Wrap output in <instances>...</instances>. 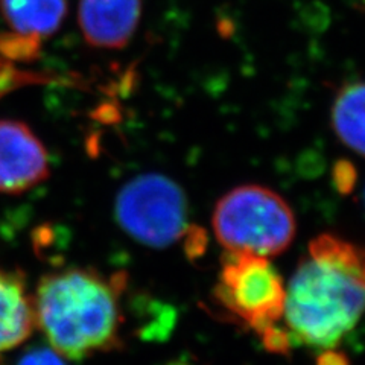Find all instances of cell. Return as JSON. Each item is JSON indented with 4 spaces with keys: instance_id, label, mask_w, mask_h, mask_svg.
Masks as SVG:
<instances>
[{
    "instance_id": "obj_12",
    "label": "cell",
    "mask_w": 365,
    "mask_h": 365,
    "mask_svg": "<svg viewBox=\"0 0 365 365\" xmlns=\"http://www.w3.org/2000/svg\"><path fill=\"white\" fill-rule=\"evenodd\" d=\"M38 81H40L38 76L28 72L17 71V68L13 66V63L0 58V98L5 96L6 93H9V91H13L20 86L38 83Z\"/></svg>"
},
{
    "instance_id": "obj_11",
    "label": "cell",
    "mask_w": 365,
    "mask_h": 365,
    "mask_svg": "<svg viewBox=\"0 0 365 365\" xmlns=\"http://www.w3.org/2000/svg\"><path fill=\"white\" fill-rule=\"evenodd\" d=\"M41 38L21 32H0V56L6 61L29 63L37 60Z\"/></svg>"
},
{
    "instance_id": "obj_9",
    "label": "cell",
    "mask_w": 365,
    "mask_h": 365,
    "mask_svg": "<svg viewBox=\"0 0 365 365\" xmlns=\"http://www.w3.org/2000/svg\"><path fill=\"white\" fill-rule=\"evenodd\" d=\"M2 13L16 32L38 38L60 28L67 13L66 0H0Z\"/></svg>"
},
{
    "instance_id": "obj_4",
    "label": "cell",
    "mask_w": 365,
    "mask_h": 365,
    "mask_svg": "<svg viewBox=\"0 0 365 365\" xmlns=\"http://www.w3.org/2000/svg\"><path fill=\"white\" fill-rule=\"evenodd\" d=\"M213 299L235 324L260 336L283 318L287 287L268 257L225 251Z\"/></svg>"
},
{
    "instance_id": "obj_7",
    "label": "cell",
    "mask_w": 365,
    "mask_h": 365,
    "mask_svg": "<svg viewBox=\"0 0 365 365\" xmlns=\"http://www.w3.org/2000/svg\"><path fill=\"white\" fill-rule=\"evenodd\" d=\"M142 0H81L79 26L86 41L99 49H122L133 38Z\"/></svg>"
},
{
    "instance_id": "obj_5",
    "label": "cell",
    "mask_w": 365,
    "mask_h": 365,
    "mask_svg": "<svg viewBox=\"0 0 365 365\" xmlns=\"http://www.w3.org/2000/svg\"><path fill=\"white\" fill-rule=\"evenodd\" d=\"M114 216L122 230L148 247L165 248L187 237V200L175 181L162 174L130 180L116 197Z\"/></svg>"
},
{
    "instance_id": "obj_8",
    "label": "cell",
    "mask_w": 365,
    "mask_h": 365,
    "mask_svg": "<svg viewBox=\"0 0 365 365\" xmlns=\"http://www.w3.org/2000/svg\"><path fill=\"white\" fill-rule=\"evenodd\" d=\"M36 326L34 299L23 276L0 269V353L19 347Z\"/></svg>"
},
{
    "instance_id": "obj_1",
    "label": "cell",
    "mask_w": 365,
    "mask_h": 365,
    "mask_svg": "<svg viewBox=\"0 0 365 365\" xmlns=\"http://www.w3.org/2000/svg\"><path fill=\"white\" fill-rule=\"evenodd\" d=\"M365 314V247L323 233L312 239L287 288L292 347L335 349Z\"/></svg>"
},
{
    "instance_id": "obj_10",
    "label": "cell",
    "mask_w": 365,
    "mask_h": 365,
    "mask_svg": "<svg viewBox=\"0 0 365 365\" xmlns=\"http://www.w3.org/2000/svg\"><path fill=\"white\" fill-rule=\"evenodd\" d=\"M330 119L338 139L365 157V83H351L339 90Z\"/></svg>"
},
{
    "instance_id": "obj_2",
    "label": "cell",
    "mask_w": 365,
    "mask_h": 365,
    "mask_svg": "<svg viewBox=\"0 0 365 365\" xmlns=\"http://www.w3.org/2000/svg\"><path fill=\"white\" fill-rule=\"evenodd\" d=\"M127 277H108L90 268H66L40 280L34 297L36 324L51 349L81 361L120 347V294Z\"/></svg>"
},
{
    "instance_id": "obj_15",
    "label": "cell",
    "mask_w": 365,
    "mask_h": 365,
    "mask_svg": "<svg viewBox=\"0 0 365 365\" xmlns=\"http://www.w3.org/2000/svg\"><path fill=\"white\" fill-rule=\"evenodd\" d=\"M170 365H186V364H170Z\"/></svg>"
},
{
    "instance_id": "obj_14",
    "label": "cell",
    "mask_w": 365,
    "mask_h": 365,
    "mask_svg": "<svg viewBox=\"0 0 365 365\" xmlns=\"http://www.w3.org/2000/svg\"><path fill=\"white\" fill-rule=\"evenodd\" d=\"M317 365H349L347 358L334 349L324 350L317 359Z\"/></svg>"
},
{
    "instance_id": "obj_6",
    "label": "cell",
    "mask_w": 365,
    "mask_h": 365,
    "mask_svg": "<svg viewBox=\"0 0 365 365\" xmlns=\"http://www.w3.org/2000/svg\"><path fill=\"white\" fill-rule=\"evenodd\" d=\"M49 174L48 151L28 125L0 120V193L20 195Z\"/></svg>"
},
{
    "instance_id": "obj_13",
    "label": "cell",
    "mask_w": 365,
    "mask_h": 365,
    "mask_svg": "<svg viewBox=\"0 0 365 365\" xmlns=\"http://www.w3.org/2000/svg\"><path fill=\"white\" fill-rule=\"evenodd\" d=\"M17 365H66L63 356L53 349H34L23 356Z\"/></svg>"
},
{
    "instance_id": "obj_3",
    "label": "cell",
    "mask_w": 365,
    "mask_h": 365,
    "mask_svg": "<svg viewBox=\"0 0 365 365\" xmlns=\"http://www.w3.org/2000/svg\"><path fill=\"white\" fill-rule=\"evenodd\" d=\"M212 224L225 251L268 259L283 253L297 230L289 204L259 185L237 186L225 193L216 204Z\"/></svg>"
}]
</instances>
